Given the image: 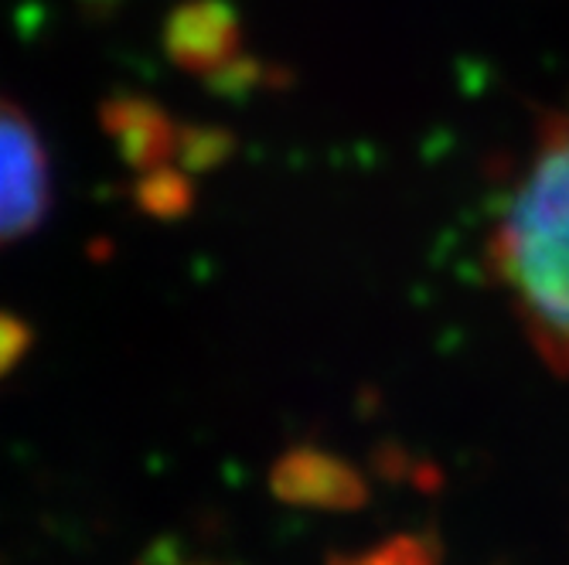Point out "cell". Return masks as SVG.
I'll return each instance as SVG.
<instances>
[{"instance_id":"2","label":"cell","mask_w":569,"mask_h":565,"mask_svg":"<svg viewBox=\"0 0 569 565\" xmlns=\"http://www.w3.org/2000/svg\"><path fill=\"white\" fill-rule=\"evenodd\" d=\"M51 201L48 150L11 99H0V245L31 235Z\"/></svg>"},{"instance_id":"3","label":"cell","mask_w":569,"mask_h":565,"mask_svg":"<svg viewBox=\"0 0 569 565\" xmlns=\"http://www.w3.org/2000/svg\"><path fill=\"white\" fill-rule=\"evenodd\" d=\"M270 487L293 507H355L366 494L345 460L321 450H290L270 471Z\"/></svg>"},{"instance_id":"4","label":"cell","mask_w":569,"mask_h":565,"mask_svg":"<svg viewBox=\"0 0 569 565\" xmlns=\"http://www.w3.org/2000/svg\"><path fill=\"white\" fill-rule=\"evenodd\" d=\"M107 127L117 137V147L123 161L137 168L140 174H150L158 168H171L174 158H181V133L178 127L147 102H120L107 110Z\"/></svg>"},{"instance_id":"7","label":"cell","mask_w":569,"mask_h":565,"mask_svg":"<svg viewBox=\"0 0 569 565\" xmlns=\"http://www.w3.org/2000/svg\"><path fill=\"white\" fill-rule=\"evenodd\" d=\"M31 327L18 317L0 311V379H8L21 362L24 354L31 351Z\"/></svg>"},{"instance_id":"1","label":"cell","mask_w":569,"mask_h":565,"mask_svg":"<svg viewBox=\"0 0 569 565\" xmlns=\"http://www.w3.org/2000/svg\"><path fill=\"white\" fill-rule=\"evenodd\" d=\"M488 260L539 357L569 375V107L542 127L511 184Z\"/></svg>"},{"instance_id":"6","label":"cell","mask_w":569,"mask_h":565,"mask_svg":"<svg viewBox=\"0 0 569 565\" xmlns=\"http://www.w3.org/2000/svg\"><path fill=\"white\" fill-rule=\"evenodd\" d=\"M328 565H440V555L423 535H392L351 555H338Z\"/></svg>"},{"instance_id":"5","label":"cell","mask_w":569,"mask_h":565,"mask_svg":"<svg viewBox=\"0 0 569 565\" xmlns=\"http://www.w3.org/2000/svg\"><path fill=\"white\" fill-rule=\"evenodd\" d=\"M137 201L143 212L158 215V219L184 215L191 204V178L178 168H158L150 174H140Z\"/></svg>"}]
</instances>
